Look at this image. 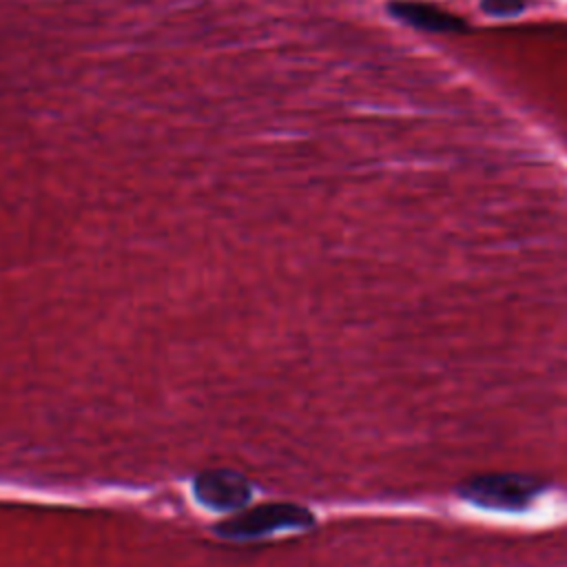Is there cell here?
<instances>
[{
  "mask_svg": "<svg viewBox=\"0 0 567 567\" xmlns=\"http://www.w3.org/2000/svg\"><path fill=\"white\" fill-rule=\"evenodd\" d=\"M527 0H483L481 7L485 13L496 16V18H505V16H516L525 9Z\"/></svg>",
  "mask_w": 567,
  "mask_h": 567,
  "instance_id": "obj_3",
  "label": "cell"
},
{
  "mask_svg": "<svg viewBox=\"0 0 567 567\" xmlns=\"http://www.w3.org/2000/svg\"><path fill=\"white\" fill-rule=\"evenodd\" d=\"M540 489V483L525 474H481L463 483L461 494L483 507L523 509Z\"/></svg>",
  "mask_w": 567,
  "mask_h": 567,
  "instance_id": "obj_1",
  "label": "cell"
},
{
  "mask_svg": "<svg viewBox=\"0 0 567 567\" xmlns=\"http://www.w3.org/2000/svg\"><path fill=\"white\" fill-rule=\"evenodd\" d=\"M388 11L421 31H430V33H458L465 29L463 18L436 7V4H427V2H414V0H399L392 2L388 7Z\"/></svg>",
  "mask_w": 567,
  "mask_h": 567,
  "instance_id": "obj_2",
  "label": "cell"
}]
</instances>
